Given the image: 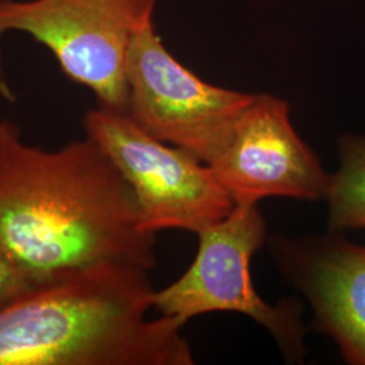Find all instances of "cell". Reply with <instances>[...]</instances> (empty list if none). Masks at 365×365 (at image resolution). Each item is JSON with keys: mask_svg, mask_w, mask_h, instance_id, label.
<instances>
[{"mask_svg": "<svg viewBox=\"0 0 365 365\" xmlns=\"http://www.w3.org/2000/svg\"><path fill=\"white\" fill-rule=\"evenodd\" d=\"M0 248L27 269L54 274L96 264L156 267L130 184L90 137L46 150L0 130Z\"/></svg>", "mask_w": 365, "mask_h": 365, "instance_id": "obj_1", "label": "cell"}, {"mask_svg": "<svg viewBox=\"0 0 365 365\" xmlns=\"http://www.w3.org/2000/svg\"><path fill=\"white\" fill-rule=\"evenodd\" d=\"M149 271L96 264L0 306V365H192L176 319H149Z\"/></svg>", "mask_w": 365, "mask_h": 365, "instance_id": "obj_2", "label": "cell"}, {"mask_svg": "<svg viewBox=\"0 0 365 365\" xmlns=\"http://www.w3.org/2000/svg\"><path fill=\"white\" fill-rule=\"evenodd\" d=\"M197 238L195 260L176 282L155 292L153 309L182 327L214 312L247 315L272 336L286 361L302 364L306 356L302 303L295 298L268 303L252 282V257L268 241L259 203L235 205Z\"/></svg>", "mask_w": 365, "mask_h": 365, "instance_id": "obj_3", "label": "cell"}, {"mask_svg": "<svg viewBox=\"0 0 365 365\" xmlns=\"http://www.w3.org/2000/svg\"><path fill=\"white\" fill-rule=\"evenodd\" d=\"M156 0H0V36L21 31L45 45L99 107L126 113L134 38L153 25Z\"/></svg>", "mask_w": 365, "mask_h": 365, "instance_id": "obj_4", "label": "cell"}, {"mask_svg": "<svg viewBox=\"0 0 365 365\" xmlns=\"http://www.w3.org/2000/svg\"><path fill=\"white\" fill-rule=\"evenodd\" d=\"M83 126L130 184L148 233L197 235L235 210L233 197L209 164L152 137L126 113L98 106L86 113Z\"/></svg>", "mask_w": 365, "mask_h": 365, "instance_id": "obj_5", "label": "cell"}, {"mask_svg": "<svg viewBox=\"0 0 365 365\" xmlns=\"http://www.w3.org/2000/svg\"><path fill=\"white\" fill-rule=\"evenodd\" d=\"M126 75V114L152 137L209 165L256 98L197 78L167 51L153 25L133 41Z\"/></svg>", "mask_w": 365, "mask_h": 365, "instance_id": "obj_6", "label": "cell"}, {"mask_svg": "<svg viewBox=\"0 0 365 365\" xmlns=\"http://www.w3.org/2000/svg\"><path fill=\"white\" fill-rule=\"evenodd\" d=\"M210 167L235 205H255L267 197L321 200L330 180L292 126L287 102L267 93L256 95Z\"/></svg>", "mask_w": 365, "mask_h": 365, "instance_id": "obj_7", "label": "cell"}, {"mask_svg": "<svg viewBox=\"0 0 365 365\" xmlns=\"http://www.w3.org/2000/svg\"><path fill=\"white\" fill-rule=\"evenodd\" d=\"M268 242L279 271L309 302L314 327L333 339L346 363L365 365V245L331 230Z\"/></svg>", "mask_w": 365, "mask_h": 365, "instance_id": "obj_8", "label": "cell"}, {"mask_svg": "<svg viewBox=\"0 0 365 365\" xmlns=\"http://www.w3.org/2000/svg\"><path fill=\"white\" fill-rule=\"evenodd\" d=\"M339 170L327 187V230L365 229V137L344 134L339 138Z\"/></svg>", "mask_w": 365, "mask_h": 365, "instance_id": "obj_9", "label": "cell"}, {"mask_svg": "<svg viewBox=\"0 0 365 365\" xmlns=\"http://www.w3.org/2000/svg\"><path fill=\"white\" fill-rule=\"evenodd\" d=\"M51 276L27 269L0 248V306L38 286Z\"/></svg>", "mask_w": 365, "mask_h": 365, "instance_id": "obj_10", "label": "cell"}, {"mask_svg": "<svg viewBox=\"0 0 365 365\" xmlns=\"http://www.w3.org/2000/svg\"><path fill=\"white\" fill-rule=\"evenodd\" d=\"M1 126H3V120H0V130H1Z\"/></svg>", "mask_w": 365, "mask_h": 365, "instance_id": "obj_11", "label": "cell"}]
</instances>
